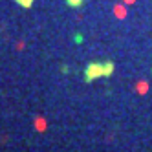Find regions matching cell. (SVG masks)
<instances>
[{
  "label": "cell",
  "mask_w": 152,
  "mask_h": 152,
  "mask_svg": "<svg viewBox=\"0 0 152 152\" xmlns=\"http://www.w3.org/2000/svg\"><path fill=\"white\" fill-rule=\"evenodd\" d=\"M101 75H104V68H103V64L101 62H90L88 66H86V72H84V77L86 81H94L97 77H101Z\"/></svg>",
  "instance_id": "obj_1"
},
{
  "label": "cell",
  "mask_w": 152,
  "mask_h": 152,
  "mask_svg": "<svg viewBox=\"0 0 152 152\" xmlns=\"http://www.w3.org/2000/svg\"><path fill=\"white\" fill-rule=\"evenodd\" d=\"M103 68H104V77H110V75L114 73V62H110V61L104 62Z\"/></svg>",
  "instance_id": "obj_2"
},
{
  "label": "cell",
  "mask_w": 152,
  "mask_h": 152,
  "mask_svg": "<svg viewBox=\"0 0 152 152\" xmlns=\"http://www.w3.org/2000/svg\"><path fill=\"white\" fill-rule=\"evenodd\" d=\"M15 2L20 7H31V6H33V0H15Z\"/></svg>",
  "instance_id": "obj_3"
},
{
  "label": "cell",
  "mask_w": 152,
  "mask_h": 152,
  "mask_svg": "<svg viewBox=\"0 0 152 152\" xmlns=\"http://www.w3.org/2000/svg\"><path fill=\"white\" fill-rule=\"evenodd\" d=\"M66 2H68L72 7H79V6L83 4V0H66Z\"/></svg>",
  "instance_id": "obj_4"
}]
</instances>
